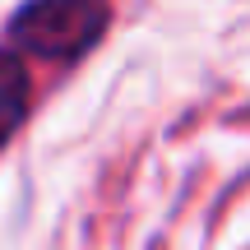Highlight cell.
<instances>
[{
	"instance_id": "1",
	"label": "cell",
	"mask_w": 250,
	"mask_h": 250,
	"mask_svg": "<svg viewBox=\"0 0 250 250\" xmlns=\"http://www.w3.org/2000/svg\"><path fill=\"white\" fill-rule=\"evenodd\" d=\"M107 19V0H28L9 23V42L42 61H79L102 42Z\"/></svg>"
},
{
	"instance_id": "2",
	"label": "cell",
	"mask_w": 250,
	"mask_h": 250,
	"mask_svg": "<svg viewBox=\"0 0 250 250\" xmlns=\"http://www.w3.org/2000/svg\"><path fill=\"white\" fill-rule=\"evenodd\" d=\"M28 107H33V79H28L14 46H0V144L14 139Z\"/></svg>"
}]
</instances>
